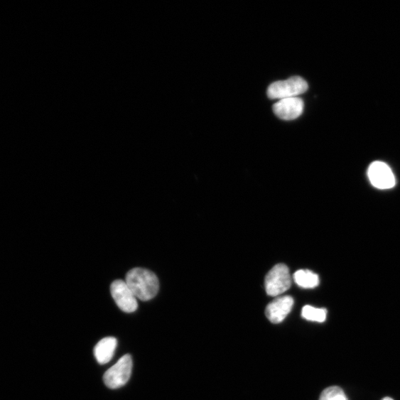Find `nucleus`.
I'll return each instance as SVG.
<instances>
[{
    "label": "nucleus",
    "mask_w": 400,
    "mask_h": 400,
    "mask_svg": "<svg viewBox=\"0 0 400 400\" xmlns=\"http://www.w3.org/2000/svg\"><path fill=\"white\" fill-rule=\"evenodd\" d=\"M308 89L307 82L301 77H291L286 80L278 81L269 87L267 94L271 99H283L298 97Z\"/></svg>",
    "instance_id": "nucleus-2"
},
{
    "label": "nucleus",
    "mask_w": 400,
    "mask_h": 400,
    "mask_svg": "<svg viewBox=\"0 0 400 400\" xmlns=\"http://www.w3.org/2000/svg\"><path fill=\"white\" fill-rule=\"evenodd\" d=\"M382 400H394L391 397H385L384 399Z\"/></svg>",
    "instance_id": "nucleus-13"
},
{
    "label": "nucleus",
    "mask_w": 400,
    "mask_h": 400,
    "mask_svg": "<svg viewBox=\"0 0 400 400\" xmlns=\"http://www.w3.org/2000/svg\"><path fill=\"white\" fill-rule=\"evenodd\" d=\"M293 280L300 287L303 288H314L319 285V276L308 270H299L293 275Z\"/></svg>",
    "instance_id": "nucleus-10"
},
{
    "label": "nucleus",
    "mask_w": 400,
    "mask_h": 400,
    "mask_svg": "<svg viewBox=\"0 0 400 400\" xmlns=\"http://www.w3.org/2000/svg\"><path fill=\"white\" fill-rule=\"evenodd\" d=\"M368 175L372 184L379 189L392 188L396 183L390 167L380 161L372 163L368 170Z\"/></svg>",
    "instance_id": "nucleus-6"
},
{
    "label": "nucleus",
    "mask_w": 400,
    "mask_h": 400,
    "mask_svg": "<svg viewBox=\"0 0 400 400\" xmlns=\"http://www.w3.org/2000/svg\"><path fill=\"white\" fill-rule=\"evenodd\" d=\"M293 306V300L291 296H281L269 304L266 315L272 323H281L288 316Z\"/></svg>",
    "instance_id": "nucleus-8"
},
{
    "label": "nucleus",
    "mask_w": 400,
    "mask_h": 400,
    "mask_svg": "<svg viewBox=\"0 0 400 400\" xmlns=\"http://www.w3.org/2000/svg\"><path fill=\"white\" fill-rule=\"evenodd\" d=\"M126 283L136 298L148 301L156 297L160 289L158 276L152 271L136 268L128 272Z\"/></svg>",
    "instance_id": "nucleus-1"
},
{
    "label": "nucleus",
    "mask_w": 400,
    "mask_h": 400,
    "mask_svg": "<svg viewBox=\"0 0 400 400\" xmlns=\"http://www.w3.org/2000/svg\"><path fill=\"white\" fill-rule=\"evenodd\" d=\"M112 298L118 307L126 313H133L138 304L136 297L127 283L121 280L114 281L111 286Z\"/></svg>",
    "instance_id": "nucleus-5"
},
{
    "label": "nucleus",
    "mask_w": 400,
    "mask_h": 400,
    "mask_svg": "<svg viewBox=\"0 0 400 400\" xmlns=\"http://www.w3.org/2000/svg\"><path fill=\"white\" fill-rule=\"evenodd\" d=\"M320 400H347V399L342 389L332 387L323 391Z\"/></svg>",
    "instance_id": "nucleus-12"
},
{
    "label": "nucleus",
    "mask_w": 400,
    "mask_h": 400,
    "mask_svg": "<svg viewBox=\"0 0 400 400\" xmlns=\"http://www.w3.org/2000/svg\"><path fill=\"white\" fill-rule=\"evenodd\" d=\"M302 316L304 319L318 323L325 321L327 310L324 308H317L310 306H306L302 310Z\"/></svg>",
    "instance_id": "nucleus-11"
},
{
    "label": "nucleus",
    "mask_w": 400,
    "mask_h": 400,
    "mask_svg": "<svg viewBox=\"0 0 400 400\" xmlns=\"http://www.w3.org/2000/svg\"><path fill=\"white\" fill-rule=\"evenodd\" d=\"M132 367L131 357L129 355L124 356L104 374V382L112 389L124 387L131 377Z\"/></svg>",
    "instance_id": "nucleus-3"
},
{
    "label": "nucleus",
    "mask_w": 400,
    "mask_h": 400,
    "mask_svg": "<svg viewBox=\"0 0 400 400\" xmlns=\"http://www.w3.org/2000/svg\"><path fill=\"white\" fill-rule=\"evenodd\" d=\"M117 346V340L114 337H106L101 340L95 346L94 353L97 361L101 364H107L114 357Z\"/></svg>",
    "instance_id": "nucleus-9"
},
{
    "label": "nucleus",
    "mask_w": 400,
    "mask_h": 400,
    "mask_svg": "<svg viewBox=\"0 0 400 400\" xmlns=\"http://www.w3.org/2000/svg\"><path fill=\"white\" fill-rule=\"evenodd\" d=\"M275 115L283 120L298 118L304 111V102L300 97L281 99L273 106Z\"/></svg>",
    "instance_id": "nucleus-7"
},
{
    "label": "nucleus",
    "mask_w": 400,
    "mask_h": 400,
    "mask_svg": "<svg viewBox=\"0 0 400 400\" xmlns=\"http://www.w3.org/2000/svg\"><path fill=\"white\" fill-rule=\"evenodd\" d=\"M291 286L290 271L284 264L275 266L266 276V291L271 297H279L288 291Z\"/></svg>",
    "instance_id": "nucleus-4"
}]
</instances>
